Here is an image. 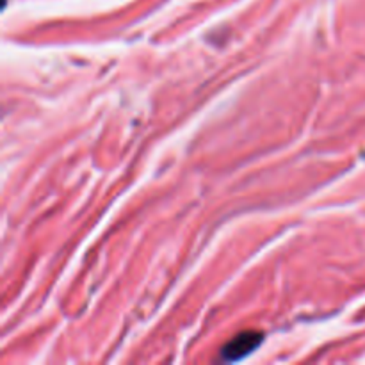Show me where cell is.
<instances>
[{
    "mask_svg": "<svg viewBox=\"0 0 365 365\" xmlns=\"http://www.w3.org/2000/svg\"><path fill=\"white\" fill-rule=\"evenodd\" d=\"M260 335L252 331V334H241L237 335V339L230 342L227 348L223 349V356L227 360H241L242 356L248 355L252 349H255V346H259Z\"/></svg>",
    "mask_w": 365,
    "mask_h": 365,
    "instance_id": "cell-1",
    "label": "cell"
}]
</instances>
